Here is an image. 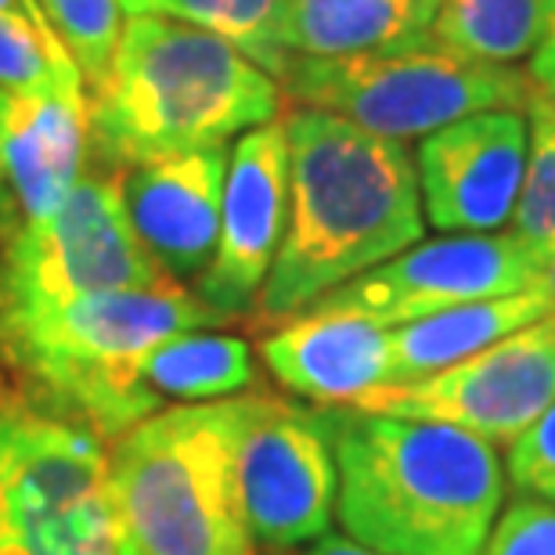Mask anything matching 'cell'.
I'll return each mask as SVG.
<instances>
[{
	"label": "cell",
	"mask_w": 555,
	"mask_h": 555,
	"mask_svg": "<svg viewBox=\"0 0 555 555\" xmlns=\"http://www.w3.org/2000/svg\"><path fill=\"white\" fill-rule=\"evenodd\" d=\"M288 138V220L253 314L268 325L304 314L364 271L412 249L426 231L418 170L401 141L296 105Z\"/></svg>",
	"instance_id": "6da1fadb"
},
{
	"label": "cell",
	"mask_w": 555,
	"mask_h": 555,
	"mask_svg": "<svg viewBox=\"0 0 555 555\" xmlns=\"http://www.w3.org/2000/svg\"><path fill=\"white\" fill-rule=\"evenodd\" d=\"M321 412L347 538L386 555H483L505 505V462L494 443L443 422Z\"/></svg>",
	"instance_id": "7a4b0ae2"
},
{
	"label": "cell",
	"mask_w": 555,
	"mask_h": 555,
	"mask_svg": "<svg viewBox=\"0 0 555 555\" xmlns=\"http://www.w3.org/2000/svg\"><path fill=\"white\" fill-rule=\"evenodd\" d=\"M209 325H224V318L181 282L8 310L0 314L4 408H26L91 429L98 440H116L155 415L130 375L134 361L163 339Z\"/></svg>",
	"instance_id": "3957f363"
},
{
	"label": "cell",
	"mask_w": 555,
	"mask_h": 555,
	"mask_svg": "<svg viewBox=\"0 0 555 555\" xmlns=\"http://www.w3.org/2000/svg\"><path fill=\"white\" fill-rule=\"evenodd\" d=\"M282 113V83L214 33L130 15L113 69L87 98V130L108 170L220 149Z\"/></svg>",
	"instance_id": "277c9868"
},
{
	"label": "cell",
	"mask_w": 555,
	"mask_h": 555,
	"mask_svg": "<svg viewBox=\"0 0 555 555\" xmlns=\"http://www.w3.org/2000/svg\"><path fill=\"white\" fill-rule=\"evenodd\" d=\"M238 397L155 412L108 454V498L141 555H257L238 498Z\"/></svg>",
	"instance_id": "5b68a950"
},
{
	"label": "cell",
	"mask_w": 555,
	"mask_h": 555,
	"mask_svg": "<svg viewBox=\"0 0 555 555\" xmlns=\"http://www.w3.org/2000/svg\"><path fill=\"white\" fill-rule=\"evenodd\" d=\"M282 91L386 141H422L473 113H527L538 83L516 65H483L437 48L361 59H293Z\"/></svg>",
	"instance_id": "8992f818"
},
{
	"label": "cell",
	"mask_w": 555,
	"mask_h": 555,
	"mask_svg": "<svg viewBox=\"0 0 555 555\" xmlns=\"http://www.w3.org/2000/svg\"><path fill=\"white\" fill-rule=\"evenodd\" d=\"M108 454L91 429L0 412V555H119Z\"/></svg>",
	"instance_id": "52a82bcc"
},
{
	"label": "cell",
	"mask_w": 555,
	"mask_h": 555,
	"mask_svg": "<svg viewBox=\"0 0 555 555\" xmlns=\"http://www.w3.org/2000/svg\"><path fill=\"white\" fill-rule=\"evenodd\" d=\"M130 228L116 177H80L48 220L0 242V314L54 307L94 293L166 285Z\"/></svg>",
	"instance_id": "ba28073f"
},
{
	"label": "cell",
	"mask_w": 555,
	"mask_h": 555,
	"mask_svg": "<svg viewBox=\"0 0 555 555\" xmlns=\"http://www.w3.org/2000/svg\"><path fill=\"white\" fill-rule=\"evenodd\" d=\"M235 473L242 516L257 545L285 552L328 534L339 469L321 408H304L271 390L238 393Z\"/></svg>",
	"instance_id": "9c48e42d"
},
{
	"label": "cell",
	"mask_w": 555,
	"mask_h": 555,
	"mask_svg": "<svg viewBox=\"0 0 555 555\" xmlns=\"http://www.w3.org/2000/svg\"><path fill=\"white\" fill-rule=\"evenodd\" d=\"M555 404V314L415 383L379 386L350 408L443 422L487 443H513Z\"/></svg>",
	"instance_id": "30bf717a"
},
{
	"label": "cell",
	"mask_w": 555,
	"mask_h": 555,
	"mask_svg": "<svg viewBox=\"0 0 555 555\" xmlns=\"http://www.w3.org/2000/svg\"><path fill=\"white\" fill-rule=\"evenodd\" d=\"M541 274H545V257L513 231L443 235L415 242L393 260L339 285L314 307L361 314L393 328L476 299L530 293L541 288Z\"/></svg>",
	"instance_id": "8fae6325"
},
{
	"label": "cell",
	"mask_w": 555,
	"mask_h": 555,
	"mask_svg": "<svg viewBox=\"0 0 555 555\" xmlns=\"http://www.w3.org/2000/svg\"><path fill=\"white\" fill-rule=\"evenodd\" d=\"M527 166V113L491 108L418 141L415 170L426 224L443 235H491L513 220Z\"/></svg>",
	"instance_id": "7c38bea8"
},
{
	"label": "cell",
	"mask_w": 555,
	"mask_h": 555,
	"mask_svg": "<svg viewBox=\"0 0 555 555\" xmlns=\"http://www.w3.org/2000/svg\"><path fill=\"white\" fill-rule=\"evenodd\" d=\"M288 220V138L282 119L238 138L228 163L224 214L214 260L195 278V296L224 321L253 314L282 249Z\"/></svg>",
	"instance_id": "4fadbf2b"
},
{
	"label": "cell",
	"mask_w": 555,
	"mask_h": 555,
	"mask_svg": "<svg viewBox=\"0 0 555 555\" xmlns=\"http://www.w3.org/2000/svg\"><path fill=\"white\" fill-rule=\"evenodd\" d=\"M228 152L198 149L119 173L124 206L144 253L166 278L188 282L206 271L220 238Z\"/></svg>",
	"instance_id": "5bb4252c"
},
{
	"label": "cell",
	"mask_w": 555,
	"mask_h": 555,
	"mask_svg": "<svg viewBox=\"0 0 555 555\" xmlns=\"http://www.w3.org/2000/svg\"><path fill=\"white\" fill-rule=\"evenodd\" d=\"M260 358L278 386L299 401L350 408L390 386V328L361 314L310 307L263 336Z\"/></svg>",
	"instance_id": "9a60e30c"
},
{
	"label": "cell",
	"mask_w": 555,
	"mask_h": 555,
	"mask_svg": "<svg viewBox=\"0 0 555 555\" xmlns=\"http://www.w3.org/2000/svg\"><path fill=\"white\" fill-rule=\"evenodd\" d=\"M87 105L0 91V170L22 224L48 220L83 177Z\"/></svg>",
	"instance_id": "2e32d148"
},
{
	"label": "cell",
	"mask_w": 555,
	"mask_h": 555,
	"mask_svg": "<svg viewBox=\"0 0 555 555\" xmlns=\"http://www.w3.org/2000/svg\"><path fill=\"white\" fill-rule=\"evenodd\" d=\"M443 0H285L282 43L293 59L401 54L433 43Z\"/></svg>",
	"instance_id": "e0dca14e"
},
{
	"label": "cell",
	"mask_w": 555,
	"mask_h": 555,
	"mask_svg": "<svg viewBox=\"0 0 555 555\" xmlns=\"http://www.w3.org/2000/svg\"><path fill=\"white\" fill-rule=\"evenodd\" d=\"M552 314L545 288H530L516 296H494L462 304L440 314L408 321L390 328V386L415 383L459 364L491 343L527 328L530 321Z\"/></svg>",
	"instance_id": "ac0fdd59"
},
{
	"label": "cell",
	"mask_w": 555,
	"mask_h": 555,
	"mask_svg": "<svg viewBox=\"0 0 555 555\" xmlns=\"http://www.w3.org/2000/svg\"><path fill=\"white\" fill-rule=\"evenodd\" d=\"M130 375L138 393L159 412L166 401L203 404L249 393L257 383V361L246 339L195 328L141 353Z\"/></svg>",
	"instance_id": "d6986e66"
},
{
	"label": "cell",
	"mask_w": 555,
	"mask_h": 555,
	"mask_svg": "<svg viewBox=\"0 0 555 555\" xmlns=\"http://www.w3.org/2000/svg\"><path fill=\"white\" fill-rule=\"evenodd\" d=\"M552 18V0H443L433 43L483 65L534 59Z\"/></svg>",
	"instance_id": "ffe728a7"
},
{
	"label": "cell",
	"mask_w": 555,
	"mask_h": 555,
	"mask_svg": "<svg viewBox=\"0 0 555 555\" xmlns=\"http://www.w3.org/2000/svg\"><path fill=\"white\" fill-rule=\"evenodd\" d=\"M152 11L228 40L278 83L293 62L282 43L285 0H152Z\"/></svg>",
	"instance_id": "44dd1931"
},
{
	"label": "cell",
	"mask_w": 555,
	"mask_h": 555,
	"mask_svg": "<svg viewBox=\"0 0 555 555\" xmlns=\"http://www.w3.org/2000/svg\"><path fill=\"white\" fill-rule=\"evenodd\" d=\"M508 231L541 257L555 249V94L541 87L527 105V166Z\"/></svg>",
	"instance_id": "7402d4cb"
},
{
	"label": "cell",
	"mask_w": 555,
	"mask_h": 555,
	"mask_svg": "<svg viewBox=\"0 0 555 555\" xmlns=\"http://www.w3.org/2000/svg\"><path fill=\"white\" fill-rule=\"evenodd\" d=\"M40 8L80 69L83 87L91 91L102 87L124 37V18H119L124 4L119 0H40Z\"/></svg>",
	"instance_id": "603a6c76"
},
{
	"label": "cell",
	"mask_w": 555,
	"mask_h": 555,
	"mask_svg": "<svg viewBox=\"0 0 555 555\" xmlns=\"http://www.w3.org/2000/svg\"><path fill=\"white\" fill-rule=\"evenodd\" d=\"M0 91L62 94L76 105H87L83 83L54 62L37 26L18 11H0Z\"/></svg>",
	"instance_id": "cb8c5ba5"
},
{
	"label": "cell",
	"mask_w": 555,
	"mask_h": 555,
	"mask_svg": "<svg viewBox=\"0 0 555 555\" xmlns=\"http://www.w3.org/2000/svg\"><path fill=\"white\" fill-rule=\"evenodd\" d=\"M505 476L516 483L519 494L555 505V404L524 437L508 443Z\"/></svg>",
	"instance_id": "d4e9b609"
},
{
	"label": "cell",
	"mask_w": 555,
	"mask_h": 555,
	"mask_svg": "<svg viewBox=\"0 0 555 555\" xmlns=\"http://www.w3.org/2000/svg\"><path fill=\"white\" fill-rule=\"evenodd\" d=\"M483 555H555V505L519 494L502 508Z\"/></svg>",
	"instance_id": "484cf974"
},
{
	"label": "cell",
	"mask_w": 555,
	"mask_h": 555,
	"mask_svg": "<svg viewBox=\"0 0 555 555\" xmlns=\"http://www.w3.org/2000/svg\"><path fill=\"white\" fill-rule=\"evenodd\" d=\"M530 76H534V83L541 91L555 94V0H552V18H548V29L545 37H541L534 59H530Z\"/></svg>",
	"instance_id": "4316f807"
},
{
	"label": "cell",
	"mask_w": 555,
	"mask_h": 555,
	"mask_svg": "<svg viewBox=\"0 0 555 555\" xmlns=\"http://www.w3.org/2000/svg\"><path fill=\"white\" fill-rule=\"evenodd\" d=\"M22 8H26L29 22H33V26H37V33L43 37V43H48V51L54 54V62H59L62 69L69 73V76H76V80H80V69H76V62L69 59V51H65V43L59 40V33L51 29V22H48V15H43L40 0H22ZM80 83H83V80H80Z\"/></svg>",
	"instance_id": "83f0119b"
},
{
	"label": "cell",
	"mask_w": 555,
	"mask_h": 555,
	"mask_svg": "<svg viewBox=\"0 0 555 555\" xmlns=\"http://www.w3.org/2000/svg\"><path fill=\"white\" fill-rule=\"evenodd\" d=\"M299 555H386V552H375L347 534H325L321 541H314V545H307V552H299Z\"/></svg>",
	"instance_id": "f1b7e54d"
},
{
	"label": "cell",
	"mask_w": 555,
	"mask_h": 555,
	"mask_svg": "<svg viewBox=\"0 0 555 555\" xmlns=\"http://www.w3.org/2000/svg\"><path fill=\"white\" fill-rule=\"evenodd\" d=\"M22 228L18 220V209L11 203V192H8V181H4V170H0V242H8L15 231Z\"/></svg>",
	"instance_id": "f546056e"
},
{
	"label": "cell",
	"mask_w": 555,
	"mask_h": 555,
	"mask_svg": "<svg viewBox=\"0 0 555 555\" xmlns=\"http://www.w3.org/2000/svg\"><path fill=\"white\" fill-rule=\"evenodd\" d=\"M541 288H545V296L552 304V314H555V249L545 253V274H541Z\"/></svg>",
	"instance_id": "4dcf8cb0"
},
{
	"label": "cell",
	"mask_w": 555,
	"mask_h": 555,
	"mask_svg": "<svg viewBox=\"0 0 555 555\" xmlns=\"http://www.w3.org/2000/svg\"><path fill=\"white\" fill-rule=\"evenodd\" d=\"M124 4V11H130V15H149L152 11V0H119Z\"/></svg>",
	"instance_id": "1f68e13d"
},
{
	"label": "cell",
	"mask_w": 555,
	"mask_h": 555,
	"mask_svg": "<svg viewBox=\"0 0 555 555\" xmlns=\"http://www.w3.org/2000/svg\"><path fill=\"white\" fill-rule=\"evenodd\" d=\"M0 11H18V15H26V8H22V0H0ZM29 18V15H26Z\"/></svg>",
	"instance_id": "d6a6232c"
},
{
	"label": "cell",
	"mask_w": 555,
	"mask_h": 555,
	"mask_svg": "<svg viewBox=\"0 0 555 555\" xmlns=\"http://www.w3.org/2000/svg\"><path fill=\"white\" fill-rule=\"evenodd\" d=\"M119 555H141V552L134 548V541L130 538H119Z\"/></svg>",
	"instance_id": "836d02e7"
}]
</instances>
